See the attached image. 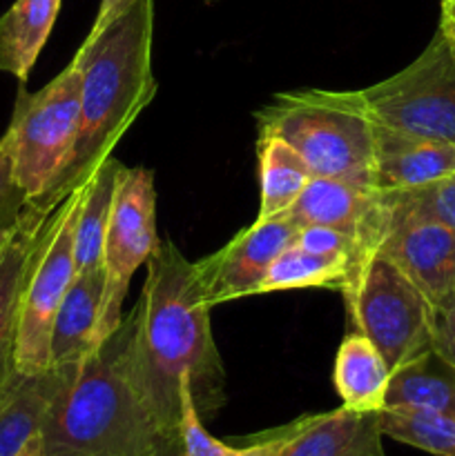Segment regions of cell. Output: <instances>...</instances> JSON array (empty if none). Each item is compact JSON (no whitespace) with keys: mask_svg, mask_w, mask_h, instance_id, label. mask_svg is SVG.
Listing matches in <instances>:
<instances>
[{"mask_svg":"<svg viewBox=\"0 0 455 456\" xmlns=\"http://www.w3.org/2000/svg\"><path fill=\"white\" fill-rule=\"evenodd\" d=\"M125 165L119 159H107L96 167V172L85 183L83 200H80L79 216H76L74 256L76 272L101 267L103 243H105L107 225L112 216V203L119 174Z\"/></svg>","mask_w":455,"mask_h":456,"instance_id":"22","label":"cell"},{"mask_svg":"<svg viewBox=\"0 0 455 456\" xmlns=\"http://www.w3.org/2000/svg\"><path fill=\"white\" fill-rule=\"evenodd\" d=\"M125 4H128V0H101V4H98L96 20H94L92 31H89V34H98V31H101L103 27L112 20V18L119 16V12L125 7Z\"/></svg>","mask_w":455,"mask_h":456,"instance_id":"31","label":"cell"},{"mask_svg":"<svg viewBox=\"0 0 455 456\" xmlns=\"http://www.w3.org/2000/svg\"><path fill=\"white\" fill-rule=\"evenodd\" d=\"M18 456H47V454H45V450H43V441H40V435L36 436V439L31 441V444L27 445V448L22 450V452Z\"/></svg>","mask_w":455,"mask_h":456,"instance_id":"33","label":"cell"},{"mask_svg":"<svg viewBox=\"0 0 455 456\" xmlns=\"http://www.w3.org/2000/svg\"><path fill=\"white\" fill-rule=\"evenodd\" d=\"M54 209L27 203L18 221L7 232L0 249V390L12 377L13 350H16L18 314H21L22 288L27 270L38 243L40 230Z\"/></svg>","mask_w":455,"mask_h":456,"instance_id":"14","label":"cell"},{"mask_svg":"<svg viewBox=\"0 0 455 456\" xmlns=\"http://www.w3.org/2000/svg\"><path fill=\"white\" fill-rule=\"evenodd\" d=\"M147 265V279L134 338L138 390L161 430L178 435L181 381H190L201 419L214 417L226 403V372L210 325L212 305L201 288L194 263L174 243H159Z\"/></svg>","mask_w":455,"mask_h":456,"instance_id":"1","label":"cell"},{"mask_svg":"<svg viewBox=\"0 0 455 456\" xmlns=\"http://www.w3.org/2000/svg\"><path fill=\"white\" fill-rule=\"evenodd\" d=\"M379 414L342 408L310 414L279 456H386Z\"/></svg>","mask_w":455,"mask_h":456,"instance_id":"16","label":"cell"},{"mask_svg":"<svg viewBox=\"0 0 455 456\" xmlns=\"http://www.w3.org/2000/svg\"><path fill=\"white\" fill-rule=\"evenodd\" d=\"M205 3H208V4H212V3H219V0H205Z\"/></svg>","mask_w":455,"mask_h":456,"instance_id":"34","label":"cell"},{"mask_svg":"<svg viewBox=\"0 0 455 456\" xmlns=\"http://www.w3.org/2000/svg\"><path fill=\"white\" fill-rule=\"evenodd\" d=\"M132 307L54 396L40 441L47 456H152L168 439L138 390Z\"/></svg>","mask_w":455,"mask_h":456,"instance_id":"3","label":"cell"},{"mask_svg":"<svg viewBox=\"0 0 455 456\" xmlns=\"http://www.w3.org/2000/svg\"><path fill=\"white\" fill-rule=\"evenodd\" d=\"M433 352L455 368V288L435 305L433 316Z\"/></svg>","mask_w":455,"mask_h":456,"instance_id":"29","label":"cell"},{"mask_svg":"<svg viewBox=\"0 0 455 456\" xmlns=\"http://www.w3.org/2000/svg\"><path fill=\"white\" fill-rule=\"evenodd\" d=\"M351 276V263L342 258L317 256L299 245H288L272 261L270 270L263 276L257 294L285 292V289L326 288L343 292Z\"/></svg>","mask_w":455,"mask_h":456,"instance_id":"24","label":"cell"},{"mask_svg":"<svg viewBox=\"0 0 455 456\" xmlns=\"http://www.w3.org/2000/svg\"><path fill=\"white\" fill-rule=\"evenodd\" d=\"M259 214L257 221L281 216L302 196L312 178L302 156L275 134H259Z\"/></svg>","mask_w":455,"mask_h":456,"instance_id":"20","label":"cell"},{"mask_svg":"<svg viewBox=\"0 0 455 456\" xmlns=\"http://www.w3.org/2000/svg\"><path fill=\"white\" fill-rule=\"evenodd\" d=\"M391 377V368L373 341L360 332L343 338L333 365V383L343 408L379 414L386 408Z\"/></svg>","mask_w":455,"mask_h":456,"instance_id":"18","label":"cell"},{"mask_svg":"<svg viewBox=\"0 0 455 456\" xmlns=\"http://www.w3.org/2000/svg\"><path fill=\"white\" fill-rule=\"evenodd\" d=\"M342 294L355 332L375 343L391 372L433 350L435 305L382 252L352 267Z\"/></svg>","mask_w":455,"mask_h":456,"instance_id":"5","label":"cell"},{"mask_svg":"<svg viewBox=\"0 0 455 456\" xmlns=\"http://www.w3.org/2000/svg\"><path fill=\"white\" fill-rule=\"evenodd\" d=\"M285 214L299 227L324 225L351 236L364 256L377 248L386 223V205L379 191L319 176L308 181Z\"/></svg>","mask_w":455,"mask_h":456,"instance_id":"12","label":"cell"},{"mask_svg":"<svg viewBox=\"0 0 455 456\" xmlns=\"http://www.w3.org/2000/svg\"><path fill=\"white\" fill-rule=\"evenodd\" d=\"M103 298V267L76 272L52 325L49 365L80 363L94 350V330Z\"/></svg>","mask_w":455,"mask_h":456,"instance_id":"17","label":"cell"},{"mask_svg":"<svg viewBox=\"0 0 455 456\" xmlns=\"http://www.w3.org/2000/svg\"><path fill=\"white\" fill-rule=\"evenodd\" d=\"M419 408L455 419V368L433 350L397 368L391 377L386 408Z\"/></svg>","mask_w":455,"mask_h":456,"instance_id":"21","label":"cell"},{"mask_svg":"<svg viewBox=\"0 0 455 456\" xmlns=\"http://www.w3.org/2000/svg\"><path fill=\"white\" fill-rule=\"evenodd\" d=\"M152 456H186V452H183V445H181V439L177 436H172V439L165 441L163 445H161L159 450H156L154 454Z\"/></svg>","mask_w":455,"mask_h":456,"instance_id":"32","label":"cell"},{"mask_svg":"<svg viewBox=\"0 0 455 456\" xmlns=\"http://www.w3.org/2000/svg\"><path fill=\"white\" fill-rule=\"evenodd\" d=\"M257 127L259 134L284 138L302 156L312 176L375 190L373 116L361 89L277 94L257 111Z\"/></svg>","mask_w":455,"mask_h":456,"instance_id":"4","label":"cell"},{"mask_svg":"<svg viewBox=\"0 0 455 456\" xmlns=\"http://www.w3.org/2000/svg\"><path fill=\"white\" fill-rule=\"evenodd\" d=\"M361 94L377 123L455 145V52L440 29L409 67Z\"/></svg>","mask_w":455,"mask_h":456,"instance_id":"8","label":"cell"},{"mask_svg":"<svg viewBox=\"0 0 455 456\" xmlns=\"http://www.w3.org/2000/svg\"><path fill=\"white\" fill-rule=\"evenodd\" d=\"M297 232L299 225L288 214L254 221L219 252L196 261V274L210 305L257 297L272 261L294 243Z\"/></svg>","mask_w":455,"mask_h":456,"instance_id":"11","label":"cell"},{"mask_svg":"<svg viewBox=\"0 0 455 456\" xmlns=\"http://www.w3.org/2000/svg\"><path fill=\"white\" fill-rule=\"evenodd\" d=\"M83 191L85 185H80L49 214L27 270L13 350V368L22 374H38L49 368L54 316L76 276V216Z\"/></svg>","mask_w":455,"mask_h":456,"instance_id":"7","label":"cell"},{"mask_svg":"<svg viewBox=\"0 0 455 456\" xmlns=\"http://www.w3.org/2000/svg\"><path fill=\"white\" fill-rule=\"evenodd\" d=\"M440 12V27H437V29L442 31L446 43H449L451 49L455 52V0H442Z\"/></svg>","mask_w":455,"mask_h":456,"instance_id":"30","label":"cell"},{"mask_svg":"<svg viewBox=\"0 0 455 456\" xmlns=\"http://www.w3.org/2000/svg\"><path fill=\"white\" fill-rule=\"evenodd\" d=\"M156 239L154 176L145 167H123L116 181L110 225L103 243V298L94 350L123 321V301L134 272L150 261Z\"/></svg>","mask_w":455,"mask_h":456,"instance_id":"9","label":"cell"},{"mask_svg":"<svg viewBox=\"0 0 455 456\" xmlns=\"http://www.w3.org/2000/svg\"><path fill=\"white\" fill-rule=\"evenodd\" d=\"M76 365H49L38 374L13 370L0 390V456H18L40 435L54 396Z\"/></svg>","mask_w":455,"mask_h":456,"instance_id":"15","label":"cell"},{"mask_svg":"<svg viewBox=\"0 0 455 456\" xmlns=\"http://www.w3.org/2000/svg\"><path fill=\"white\" fill-rule=\"evenodd\" d=\"M154 0H128L98 34H87L74 61L80 65V114L74 150L52 190L31 203L56 209L112 156L129 125L154 101L152 71Z\"/></svg>","mask_w":455,"mask_h":456,"instance_id":"2","label":"cell"},{"mask_svg":"<svg viewBox=\"0 0 455 456\" xmlns=\"http://www.w3.org/2000/svg\"><path fill=\"white\" fill-rule=\"evenodd\" d=\"M58 9L61 0H16L0 16V71L27 83L52 34Z\"/></svg>","mask_w":455,"mask_h":456,"instance_id":"19","label":"cell"},{"mask_svg":"<svg viewBox=\"0 0 455 456\" xmlns=\"http://www.w3.org/2000/svg\"><path fill=\"white\" fill-rule=\"evenodd\" d=\"M373 174L377 191L418 190L455 174V145L373 120Z\"/></svg>","mask_w":455,"mask_h":456,"instance_id":"13","label":"cell"},{"mask_svg":"<svg viewBox=\"0 0 455 456\" xmlns=\"http://www.w3.org/2000/svg\"><path fill=\"white\" fill-rule=\"evenodd\" d=\"M384 436L435 456H455V419L419 408H384L379 412Z\"/></svg>","mask_w":455,"mask_h":456,"instance_id":"25","label":"cell"},{"mask_svg":"<svg viewBox=\"0 0 455 456\" xmlns=\"http://www.w3.org/2000/svg\"><path fill=\"white\" fill-rule=\"evenodd\" d=\"M25 208L27 196L13 181L12 160H9L3 141H0V239L12 230V225L18 221Z\"/></svg>","mask_w":455,"mask_h":456,"instance_id":"28","label":"cell"},{"mask_svg":"<svg viewBox=\"0 0 455 456\" xmlns=\"http://www.w3.org/2000/svg\"><path fill=\"white\" fill-rule=\"evenodd\" d=\"M306 417L288 423L284 428L268 432L266 436H259L257 441L248 445H230L214 439L203 426L199 410H196L194 399L190 392V381H181V421H178V439H181L183 452L186 456H279L285 445L294 439L302 430Z\"/></svg>","mask_w":455,"mask_h":456,"instance_id":"23","label":"cell"},{"mask_svg":"<svg viewBox=\"0 0 455 456\" xmlns=\"http://www.w3.org/2000/svg\"><path fill=\"white\" fill-rule=\"evenodd\" d=\"M379 194L386 205V223L375 249L391 258L437 305L455 288V232L393 203L384 191Z\"/></svg>","mask_w":455,"mask_h":456,"instance_id":"10","label":"cell"},{"mask_svg":"<svg viewBox=\"0 0 455 456\" xmlns=\"http://www.w3.org/2000/svg\"><path fill=\"white\" fill-rule=\"evenodd\" d=\"M294 245H299V248L306 249V252L317 254V256L342 258V261H348L351 263V272L352 267L364 258V254H361V249L357 248V243L351 239V236L324 225L299 227L297 236H294ZM348 279H351V276H348Z\"/></svg>","mask_w":455,"mask_h":456,"instance_id":"27","label":"cell"},{"mask_svg":"<svg viewBox=\"0 0 455 456\" xmlns=\"http://www.w3.org/2000/svg\"><path fill=\"white\" fill-rule=\"evenodd\" d=\"M79 114L80 65L76 61L38 92H27L21 83L12 120L0 141L27 203H38L65 169L79 132Z\"/></svg>","mask_w":455,"mask_h":456,"instance_id":"6","label":"cell"},{"mask_svg":"<svg viewBox=\"0 0 455 456\" xmlns=\"http://www.w3.org/2000/svg\"><path fill=\"white\" fill-rule=\"evenodd\" d=\"M4 236H7V234H4ZM4 236H3V239H0V249H3V240H4Z\"/></svg>","mask_w":455,"mask_h":456,"instance_id":"35","label":"cell"},{"mask_svg":"<svg viewBox=\"0 0 455 456\" xmlns=\"http://www.w3.org/2000/svg\"><path fill=\"white\" fill-rule=\"evenodd\" d=\"M393 203L419 214V216L433 218L444 223L455 232V174L440 178L435 183L406 191H384Z\"/></svg>","mask_w":455,"mask_h":456,"instance_id":"26","label":"cell"}]
</instances>
